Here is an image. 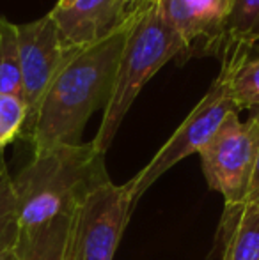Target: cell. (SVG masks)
<instances>
[{
	"label": "cell",
	"instance_id": "1",
	"mask_svg": "<svg viewBox=\"0 0 259 260\" xmlns=\"http://www.w3.org/2000/svg\"><path fill=\"white\" fill-rule=\"evenodd\" d=\"M131 21L103 41L80 48L61 68L32 124L21 135L32 144L34 152L82 144L87 120L96 110L105 108L110 98Z\"/></svg>",
	"mask_w": 259,
	"mask_h": 260
},
{
	"label": "cell",
	"instance_id": "2",
	"mask_svg": "<svg viewBox=\"0 0 259 260\" xmlns=\"http://www.w3.org/2000/svg\"><path fill=\"white\" fill-rule=\"evenodd\" d=\"M13 181L20 232H25L71 214L87 193L110 177L105 156L96 152L93 144H78L34 152Z\"/></svg>",
	"mask_w": 259,
	"mask_h": 260
},
{
	"label": "cell",
	"instance_id": "3",
	"mask_svg": "<svg viewBox=\"0 0 259 260\" xmlns=\"http://www.w3.org/2000/svg\"><path fill=\"white\" fill-rule=\"evenodd\" d=\"M187 55L181 38L158 16L155 0H148L131 21L121 57L116 69L114 87L103 108L101 124L93 147L100 154H107L119 126L144 85L172 58Z\"/></svg>",
	"mask_w": 259,
	"mask_h": 260
},
{
	"label": "cell",
	"instance_id": "4",
	"mask_svg": "<svg viewBox=\"0 0 259 260\" xmlns=\"http://www.w3.org/2000/svg\"><path fill=\"white\" fill-rule=\"evenodd\" d=\"M250 50H252L250 46L242 43H229L224 46L220 53V73L211 82L203 100L194 106V110L180 124L172 137L153 156V159L133 179L126 182L131 189L133 204H137L140 197L174 165L190 154H199L200 149L213 138L229 113L240 112L229 92V82L236 66L250 57Z\"/></svg>",
	"mask_w": 259,
	"mask_h": 260
},
{
	"label": "cell",
	"instance_id": "5",
	"mask_svg": "<svg viewBox=\"0 0 259 260\" xmlns=\"http://www.w3.org/2000/svg\"><path fill=\"white\" fill-rule=\"evenodd\" d=\"M133 207L128 184L96 186L73 211L64 260H114Z\"/></svg>",
	"mask_w": 259,
	"mask_h": 260
},
{
	"label": "cell",
	"instance_id": "6",
	"mask_svg": "<svg viewBox=\"0 0 259 260\" xmlns=\"http://www.w3.org/2000/svg\"><path fill=\"white\" fill-rule=\"evenodd\" d=\"M259 151V117L256 112L247 122L238 112L229 113L218 131L200 149L204 177L213 191H218L225 206L245 202Z\"/></svg>",
	"mask_w": 259,
	"mask_h": 260
},
{
	"label": "cell",
	"instance_id": "7",
	"mask_svg": "<svg viewBox=\"0 0 259 260\" xmlns=\"http://www.w3.org/2000/svg\"><path fill=\"white\" fill-rule=\"evenodd\" d=\"M18 46L21 68V101L27 108V120L21 131L23 135L34 120L55 75L80 48L71 46L63 38L50 13L31 23L18 25Z\"/></svg>",
	"mask_w": 259,
	"mask_h": 260
},
{
	"label": "cell",
	"instance_id": "8",
	"mask_svg": "<svg viewBox=\"0 0 259 260\" xmlns=\"http://www.w3.org/2000/svg\"><path fill=\"white\" fill-rule=\"evenodd\" d=\"M231 0H155L158 16L194 50L222 53L225 45V25Z\"/></svg>",
	"mask_w": 259,
	"mask_h": 260
},
{
	"label": "cell",
	"instance_id": "9",
	"mask_svg": "<svg viewBox=\"0 0 259 260\" xmlns=\"http://www.w3.org/2000/svg\"><path fill=\"white\" fill-rule=\"evenodd\" d=\"M50 16L66 41L75 48H87L121 30L133 18H126L119 0H73L55 6Z\"/></svg>",
	"mask_w": 259,
	"mask_h": 260
},
{
	"label": "cell",
	"instance_id": "10",
	"mask_svg": "<svg viewBox=\"0 0 259 260\" xmlns=\"http://www.w3.org/2000/svg\"><path fill=\"white\" fill-rule=\"evenodd\" d=\"M218 234L222 260H259V200L225 206Z\"/></svg>",
	"mask_w": 259,
	"mask_h": 260
},
{
	"label": "cell",
	"instance_id": "11",
	"mask_svg": "<svg viewBox=\"0 0 259 260\" xmlns=\"http://www.w3.org/2000/svg\"><path fill=\"white\" fill-rule=\"evenodd\" d=\"M71 214H63L41 226L20 232L14 246L18 260H64Z\"/></svg>",
	"mask_w": 259,
	"mask_h": 260
},
{
	"label": "cell",
	"instance_id": "12",
	"mask_svg": "<svg viewBox=\"0 0 259 260\" xmlns=\"http://www.w3.org/2000/svg\"><path fill=\"white\" fill-rule=\"evenodd\" d=\"M0 94L21 98L18 25L0 16Z\"/></svg>",
	"mask_w": 259,
	"mask_h": 260
},
{
	"label": "cell",
	"instance_id": "13",
	"mask_svg": "<svg viewBox=\"0 0 259 260\" xmlns=\"http://www.w3.org/2000/svg\"><path fill=\"white\" fill-rule=\"evenodd\" d=\"M20 239V214L14 181L7 170L4 151H0V253L14 250Z\"/></svg>",
	"mask_w": 259,
	"mask_h": 260
},
{
	"label": "cell",
	"instance_id": "14",
	"mask_svg": "<svg viewBox=\"0 0 259 260\" xmlns=\"http://www.w3.org/2000/svg\"><path fill=\"white\" fill-rule=\"evenodd\" d=\"M257 41L259 0H231L227 25H225V45L242 43L252 48Z\"/></svg>",
	"mask_w": 259,
	"mask_h": 260
},
{
	"label": "cell",
	"instance_id": "15",
	"mask_svg": "<svg viewBox=\"0 0 259 260\" xmlns=\"http://www.w3.org/2000/svg\"><path fill=\"white\" fill-rule=\"evenodd\" d=\"M229 92L238 110L259 108V57H249L236 66L229 82Z\"/></svg>",
	"mask_w": 259,
	"mask_h": 260
},
{
	"label": "cell",
	"instance_id": "16",
	"mask_svg": "<svg viewBox=\"0 0 259 260\" xmlns=\"http://www.w3.org/2000/svg\"><path fill=\"white\" fill-rule=\"evenodd\" d=\"M27 120V108L21 98L0 94V151L21 135Z\"/></svg>",
	"mask_w": 259,
	"mask_h": 260
},
{
	"label": "cell",
	"instance_id": "17",
	"mask_svg": "<svg viewBox=\"0 0 259 260\" xmlns=\"http://www.w3.org/2000/svg\"><path fill=\"white\" fill-rule=\"evenodd\" d=\"M252 112L257 113L259 117V108L252 110ZM259 200V151H257V159H256V167H254V174H252V181H250V186H249V191H247V197H245V202H256Z\"/></svg>",
	"mask_w": 259,
	"mask_h": 260
},
{
	"label": "cell",
	"instance_id": "18",
	"mask_svg": "<svg viewBox=\"0 0 259 260\" xmlns=\"http://www.w3.org/2000/svg\"><path fill=\"white\" fill-rule=\"evenodd\" d=\"M119 4H121V9L125 13V16L133 18L148 4V0H119Z\"/></svg>",
	"mask_w": 259,
	"mask_h": 260
},
{
	"label": "cell",
	"instance_id": "19",
	"mask_svg": "<svg viewBox=\"0 0 259 260\" xmlns=\"http://www.w3.org/2000/svg\"><path fill=\"white\" fill-rule=\"evenodd\" d=\"M0 260H18V257H16V251H14V250L2 251V253H0Z\"/></svg>",
	"mask_w": 259,
	"mask_h": 260
},
{
	"label": "cell",
	"instance_id": "20",
	"mask_svg": "<svg viewBox=\"0 0 259 260\" xmlns=\"http://www.w3.org/2000/svg\"><path fill=\"white\" fill-rule=\"evenodd\" d=\"M73 0H59V2H57V6H68V4H71Z\"/></svg>",
	"mask_w": 259,
	"mask_h": 260
}]
</instances>
